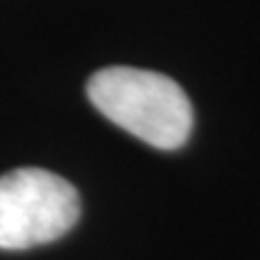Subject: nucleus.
Returning <instances> with one entry per match:
<instances>
[{
	"mask_svg": "<svg viewBox=\"0 0 260 260\" xmlns=\"http://www.w3.org/2000/svg\"><path fill=\"white\" fill-rule=\"evenodd\" d=\"M87 96L111 123L157 149H178L193 130V106L181 84L154 70L113 65L89 77Z\"/></svg>",
	"mask_w": 260,
	"mask_h": 260,
	"instance_id": "obj_1",
	"label": "nucleus"
},
{
	"mask_svg": "<svg viewBox=\"0 0 260 260\" xmlns=\"http://www.w3.org/2000/svg\"><path fill=\"white\" fill-rule=\"evenodd\" d=\"M80 219V195L53 171L24 167L0 176V248L24 251L65 236Z\"/></svg>",
	"mask_w": 260,
	"mask_h": 260,
	"instance_id": "obj_2",
	"label": "nucleus"
}]
</instances>
